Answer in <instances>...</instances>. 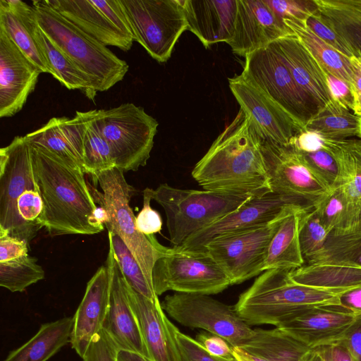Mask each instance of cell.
<instances>
[{
  "instance_id": "obj_56",
  "label": "cell",
  "mask_w": 361,
  "mask_h": 361,
  "mask_svg": "<svg viewBox=\"0 0 361 361\" xmlns=\"http://www.w3.org/2000/svg\"><path fill=\"white\" fill-rule=\"evenodd\" d=\"M330 347L332 361H355L346 348L341 343H336Z\"/></svg>"
},
{
  "instance_id": "obj_22",
  "label": "cell",
  "mask_w": 361,
  "mask_h": 361,
  "mask_svg": "<svg viewBox=\"0 0 361 361\" xmlns=\"http://www.w3.org/2000/svg\"><path fill=\"white\" fill-rule=\"evenodd\" d=\"M359 317L336 305L307 310L276 327L311 348L338 343Z\"/></svg>"
},
{
  "instance_id": "obj_31",
  "label": "cell",
  "mask_w": 361,
  "mask_h": 361,
  "mask_svg": "<svg viewBox=\"0 0 361 361\" xmlns=\"http://www.w3.org/2000/svg\"><path fill=\"white\" fill-rule=\"evenodd\" d=\"M300 284L326 289H348L361 286V266L345 259H327L290 271Z\"/></svg>"
},
{
  "instance_id": "obj_13",
  "label": "cell",
  "mask_w": 361,
  "mask_h": 361,
  "mask_svg": "<svg viewBox=\"0 0 361 361\" xmlns=\"http://www.w3.org/2000/svg\"><path fill=\"white\" fill-rule=\"evenodd\" d=\"M35 189L30 143L26 135L16 136L0 149V230L28 245L37 232L20 218L17 200Z\"/></svg>"
},
{
  "instance_id": "obj_29",
  "label": "cell",
  "mask_w": 361,
  "mask_h": 361,
  "mask_svg": "<svg viewBox=\"0 0 361 361\" xmlns=\"http://www.w3.org/2000/svg\"><path fill=\"white\" fill-rule=\"evenodd\" d=\"M35 21L32 5L20 0L0 1V28L42 73L51 75L33 36Z\"/></svg>"
},
{
  "instance_id": "obj_59",
  "label": "cell",
  "mask_w": 361,
  "mask_h": 361,
  "mask_svg": "<svg viewBox=\"0 0 361 361\" xmlns=\"http://www.w3.org/2000/svg\"><path fill=\"white\" fill-rule=\"evenodd\" d=\"M233 353L237 361H255L248 354L240 348L233 347Z\"/></svg>"
},
{
  "instance_id": "obj_60",
  "label": "cell",
  "mask_w": 361,
  "mask_h": 361,
  "mask_svg": "<svg viewBox=\"0 0 361 361\" xmlns=\"http://www.w3.org/2000/svg\"><path fill=\"white\" fill-rule=\"evenodd\" d=\"M310 361H324L322 347L313 349Z\"/></svg>"
},
{
  "instance_id": "obj_33",
  "label": "cell",
  "mask_w": 361,
  "mask_h": 361,
  "mask_svg": "<svg viewBox=\"0 0 361 361\" xmlns=\"http://www.w3.org/2000/svg\"><path fill=\"white\" fill-rule=\"evenodd\" d=\"M36 20V19H35ZM34 38L48 65L51 75L69 90H79L94 100L97 91L89 77L49 39L37 20L33 27Z\"/></svg>"
},
{
  "instance_id": "obj_25",
  "label": "cell",
  "mask_w": 361,
  "mask_h": 361,
  "mask_svg": "<svg viewBox=\"0 0 361 361\" xmlns=\"http://www.w3.org/2000/svg\"><path fill=\"white\" fill-rule=\"evenodd\" d=\"M187 30L192 32L205 48L233 38L238 0H182Z\"/></svg>"
},
{
  "instance_id": "obj_28",
  "label": "cell",
  "mask_w": 361,
  "mask_h": 361,
  "mask_svg": "<svg viewBox=\"0 0 361 361\" xmlns=\"http://www.w3.org/2000/svg\"><path fill=\"white\" fill-rule=\"evenodd\" d=\"M312 209L300 204L290 206L271 240L262 267L263 271L271 269L293 270L305 264L300 232L306 215Z\"/></svg>"
},
{
  "instance_id": "obj_54",
  "label": "cell",
  "mask_w": 361,
  "mask_h": 361,
  "mask_svg": "<svg viewBox=\"0 0 361 361\" xmlns=\"http://www.w3.org/2000/svg\"><path fill=\"white\" fill-rule=\"evenodd\" d=\"M350 61L353 73L351 88L355 100L354 113L361 116V58L353 56Z\"/></svg>"
},
{
  "instance_id": "obj_32",
  "label": "cell",
  "mask_w": 361,
  "mask_h": 361,
  "mask_svg": "<svg viewBox=\"0 0 361 361\" xmlns=\"http://www.w3.org/2000/svg\"><path fill=\"white\" fill-rule=\"evenodd\" d=\"M73 317L44 323L26 343L11 351L4 361H47L71 342Z\"/></svg>"
},
{
  "instance_id": "obj_45",
  "label": "cell",
  "mask_w": 361,
  "mask_h": 361,
  "mask_svg": "<svg viewBox=\"0 0 361 361\" xmlns=\"http://www.w3.org/2000/svg\"><path fill=\"white\" fill-rule=\"evenodd\" d=\"M314 210L329 232V237L340 227L343 221L345 204L340 192L334 189L322 204Z\"/></svg>"
},
{
  "instance_id": "obj_49",
  "label": "cell",
  "mask_w": 361,
  "mask_h": 361,
  "mask_svg": "<svg viewBox=\"0 0 361 361\" xmlns=\"http://www.w3.org/2000/svg\"><path fill=\"white\" fill-rule=\"evenodd\" d=\"M195 340L210 354L224 359L236 361L233 347L222 337L206 332L196 336Z\"/></svg>"
},
{
  "instance_id": "obj_53",
  "label": "cell",
  "mask_w": 361,
  "mask_h": 361,
  "mask_svg": "<svg viewBox=\"0 0 361 361\" xmlns=\"http://www.w3.org/2000/svg\"><path fill=\"white\" fill-rule=\"evenodd\" d=\"M338 343L346 348L355 361H361V317L357 319Z\"/></svg>"
},
{
  "instance_id": "obj_24",
  "label": "cell",
  "mask_w": 361,
  "mask_h": 361,
  "mask_svg": "<svg viewBox=\"0 0 361 361\" xmlns=\"http://www.w3.org/2000/svg\"><path fill=\"white\" fill-rule=\"evenodd\" d=\"M124 278V277H123ZM130 305L137 319L149 361H180L173 332L159 300H152L133 290L124 279Z\"/></svg>"
},
{
  "instance_id": "obj_12",
  "label": "cell",
  "mask_w": 361,
  "mask_h": 361,
  "mask_svg": "<svg viewBox=\"0 0 361 361\" xmlns=\"http://www.w3.org/2000/svg\"><path fill=\"white\" fill-rule=\"evenodd\" d=\"M291 203L270 222L210 241L204 250L228 277L231 285L261 274L271 240L287 214Z\"/></svg>"
},
{
  "instance_id": "obj_5",
  "label": "cell",
  "mask_w": 361,
  "mask_h": 361,
  "mask_svg": "<svg viewBox=\"0 0 361 361\" xmlns=\"http://www.w3.org/2000/svg\"><path fill=\"white\" fill-rule=\"evenodd\" d=\"M93 179L99 183L102 192L92 188L91 193L95 202L103 206L109 214V221L104 226L124 242L153 286L154 266L169 247L161 245L154 235L147 236L137 230L130 206L135 190L126 181L122 170L114 167L101 172Z\"/></svg>"
},
{
  "instance_id": "obj_58",
  "label": "cell",
  "mask_w": 361,
  "mask_h": 361,
  "mask_svg": "<svg viewBox=\"0 0 361 361\" xmlns=\"http://www.w3.org/2000/svg\"><path fill=\"white\" fill-rule=\"evenodd\" d=\"M338 259H345L361 266V245L348 252Z\"/></svg>"
},
{
  "instance_id": "obj_17",
  "label": "cell",
  "mask_w": 361,
  "mask_h": 361,
  "mask_svg": "<svg viewBox=\"0 0 361 361\" xmlns=\"http://www.w3.org/2000/svg\"><path fill=\"white\" fill-rule=\"evenodd\" d=\"M228 85L240 109L248 115L262 140L289 145L304 128L242 74L230 78Z\"/></svg>"
},
{
  "instance_id": "obj_57",
  "label": "cell",
  "mask_w": 361,
  "mask_h": 361,
  "mask_svg": "<svg viewBox=\"0 0 361 361\" xmlns=\"http://www.w3.org/2000/svg\"><path fill=\"white\" fill-rule=\"evenodd\" d=\"M118 361H149L144 356L130 351L120 350Z\"/></svg>"
},
{
  "instance_id": "obj_10",
  "label": "cell",
  "mask_w": 361,
  "mask_h": 361,
  "mask_svg": "<svg viewBox=\"0 0 361 361\" xmlns=\"http://www.w3.org/2000/svg\"><path fill=\"white\" fill-rule=\"evenodd\" d=\"M241 74L303 128L319 111L298 86L276 41L246 55Z\"/></svg>"
},
{
  "instance_id": "obj_9",
  "label": "cell",
  "mask_w": 361,
  "mask_h": 361,
  "mask_svg": "<svg viewBox=\"0 0 361 361\" xmlns=\"http://www.w3.org/2000/svg\"><path fill=\"white\" fill-rule=\"evenodd\" d=\"M133 41L159 63L166 62L187 30L182 0H119Z\"/></svg>"
},
{
  "instance_id": "obj_36",
  "label": "cell",
  "mask_w": 361,
  "mask_h": 361,
  "mask_svg": "<svg viewBox=\"0 0 361 361\" xmlns=\"http://www.w3.org/2000/svg\"><path fill=\"white\" fill-rule=\"evenodd\" d=\"M305 128L332 140L361 139V116L332 100L312 117Z\"/></svg>"
},
{
  "instance_id": "obj_52",
  "label": "cell",
  "mask_w": 361,
  "mask_h": 361,
  "mask_svg": "<svg viewBox=\"0 0 361 361\" xmlns=\"http://www.w3.org/2000/svg\"><path fill=\"white\" fill-rule=\"evenodd\" d=\"M28 255V244L0 230V262L18 259Z\"/></svg>"
},
{
  "instance_id": "obj_16",
  "label": "cell",
  "mask_w": 361,
  "mask_h": 361,
  "mask_svg": "<svg viewBox=\"0 0 361 361\" xmlns=\"http://www.w3.org/2000/svg\"><path fill=\"white\" fill-rule=\"evenodd\" d=\"M80 30L104 45L124 51L133 39L119 0H44Z\"/></svg>"
},
{
  "instance_id": "obj_50",
  "label": "cell",
  "mask_w": 361,
  "mask_h": 361,
  "mask_svg": "<svg viewBox=\"0 0 361 361\" xmlns=\"http://www.w3.org/2000/svg\"><path fill=\"white\" fill-rule=\"evenodd\" d=\"M328 139L322 134L303 128L290 142L289 145L301 153H310L327 147Z\"/></svg>"
},
{
  "instance_id": "obj_3",
  "label": "cell",
  "mask_w": 361,
  "mask_h": 361,
  "mask_svg": "<svg viewBox=\"0 0 361 361\" xmlns=\"http://www.w3.org/2000/svg\"><path fill=\"white\" fill-rule=\"evenodd\" d=\"M290 271L266 270L239 296L234 307L247 324L276 326L310 309L339 306L341 295L350 289H326L300 284L291 279Z\"/></svg>"
},
{
  "instance_id": "obj_6",
  "label": "cell",
  "mask_w": 361,
  "mask_h": 361,
  "mask_svg": "<svg viewBox=\"0 0 361 361\" xmlns=\"http://www.w3.org/2000/svg\"><path fill=\"white\" fill-rule=\"evenodd\" d=\"M152 198L162 207L169 240L180 246L190 236L240 208L252 198L206 190L180 189L167 183L152 189Z\"/></svg>"
},
{
  "instance_id": "obj_26",
  "label": "cell",
  "mask_w": 361,
  "mask_h": 361,
  "mask_svg": "<svg viewBox=\"0 0 361 361\" xmlns=\"http://www.w3.org/2000/svg\"><path fill=\"white\" fill-rule=\"evenodd\" d=\"M276 42L298 86L321 110L332 101L323 68L295 35Z\"/></svg>"
},
{
  "instance_id": "obj_47",
  "label": "cell",
  "mask_w": 361,
  "mask_h": 361,
  "mask_svg": "<svg viewBox=\"0 0 361 361\" xmlns=\"http://www.w3.org/2000/svg\"><path fill=\"white\" fill-rule=\"evenodd\" d=\"M119 351L112 338L102 329L93 338L82 359V361H118Z\"/></svg>"
},
{
  "instance_id": "obj_34",
  "label": "cell",
  "mask_w": 361,
  "mask_h": 361,
  "mask_svg": "<svg viewBox=\"0 0 361 361\" xmlns=\"http://www.w3.org/2000/svg\"><path fill=\"white\" fill-rule=\"evenodd\" d=\"M324 20L361 58V0H314Z\"/></svg>"
},
{
  "instance_id": "obj_61",
  "label": "cell",
  "mask_w": 361,
  "mask_h": 361,
  "mask_svg": "<svg viewBox=\"0 0 361 361\" xmlns=\"http://www.w3.org/2000/svg\"><path fill=\"white\" fill-rule=\"evenodd\" d=\"M324 361H332L330 345L322 347Z\"/></svg>"
},
{
  "instance_id": "obj_18",
  "label": "cell",
  "mask_w": 361,
  "mask_h": 361,
  "mask_svg": "<svg viewBox=\"0 0 361 361\" xmlns=\"http://www.w3.org/2000/svg\"><path fill=\"white\" fill-rule=\"evenodd\" d=\"M291 203L295 202L273 192L252 197L238 209L190 236L179 247L188 251L207 252L204 248L212 240L266 224Z\"/></svg>"
},
{
  "instance_id": "obj_39",
  "label": "cell",
  "mask_w": 361,
  "mask_h": 361,
  "mask_svg": "<svg viewBox=\"0 0 361 361\" xmlns=\"http://www.w3.org/2000/svg\"><path fill=\"white\" fill-rule=\"evenodd\" d=\"M108 239L113 247L121 272L130 287L152 300H159L154 287L147 280L137 261L124 242L110 231H108Z\"/></svg>"
},
{
  "instance_id": "obj_40",
  "label": "cell",
  "mask_w": 361,
  "mask_h": 361,
  "mask_svg": "<svg viewBox=\"0 0 361 361\" xmlns=\"http://www.w3.org/2000/svg\"><path fill=\"white\" fill-rule=\"evenodd\" d=\"M329 232L317 212L312 209L306 215L300 232V244L305 264L325 261Z\"/></svg>"
},
{
  "instance_id": "obj_30",
  "label": "cell",
  "mask_w": 361,
  "mask_h": 361,
  "mask_svg": "<svg viewBox=\"0 0 361 361\" xmlns=\"http://www.w3.org/2000/svg\"><path fill=\"white\" fill-rule=\"evenodd\" d=\"M240 348L255 361H310L314 349L277 327L254 329Z\"/></svg>"
},
{
  "instance_id": "obj_46",
  "label": "cell",
  "mask_w": 361,
  "mask_h": 361,
  "mask_svg": "<svg viewBox=\"0 0 361 361\" xmlns=\"http://www.w3.org/2000/svg\"><path fill=\"white\" fill-rule=\"evenodd\" d=\"M173 332L180 361H233L210 354L195 339L180 331L174 324Z\"/></svg>"
},
{
  "instance_id": "obj_27",
  "label": "cell",
  "mask_w": 361,
  "mask_h": 361,
  "mask_svg": "<svg viewBox=\"0 0 361 361\" xmlns=\"http://www.w3.org/2000/svg\"><path fill=\"white\" fill-rule=\"evenodd\" d=\"M85 128L83 112L76 111L73 118L53 117L40 128L25 135L31 144L47 149L66 162L84 171Z\"/></svg>"
},
{
  "instance_id": "obj_21",
  "label": "cell",
  "mask_w": 361,
  "mask_h": 361,
  "mask_svg": "<svg viewBox=\"0 0 361 361\" xmlns=\"http://www.w3.org/2000/svg\"><path fill=\"white\" fill-rule=\"evenodd\" d=\"M109 245L106 265L110 272L111 288L109 306L103 329L109 334L120 350L134 352L148 360L139 323L129 302L124 278L113 247L109 243Z\"/></svg>"
},
{
  "instance_id": "obj_14",
  "label": "cell",
  "mask_w": 361,
  "mask_h": 361,
  "mask_svg": "<svg viewBox=\"0 0 361 361\" xmlns=\"http://www.w3.org/2000/svg\"><path fill=\"white\" fill-rule=\"evenodd\" d=\"M262 150L273 192L313 209L332 192L290 145L262 139Z\"/></svg>"
},
{
  "instance_id": "obj_42",
  "label": "cell",
  "mask_w": 361,
  "mask_h": 361,
  "mask_svg": "<svg viewBox=\"0 0 361 361\" xmlns=\"http://www.w3.org/2000/svg\"><path fill=\"white\" fill-rule=\"evenodd\" d=\"M20 218L37 232L43 226L44 203L38 189L25 190L17 200Z\"/></svg>"
},
{
  "instance_id": "obj_4",
  "label": "cell",
  "mask_w": 361,
  "mask_h": 361,
  "mask_svg": "<svg viewBox=\"0 0 361 361\" xmlns=\"http://www.w3.org/2000/svg\"><path fill=\"white\" fill-rule=\"evenodd\" d=\"M40 29L90 79L97 92H104L121 81L129 66L106 45L88 35L44 0L32 3Z\"/></svg>"
},
{
  "instance_id": "obj_2",
  "label": "cell",
  "mask_w": 361,
  "mask_h": 361,
  "mask_svg": "<svg viewBox=\"0 0 361 361\" xmlns=\"http://www.w3.org/2000/svg\"><path fill=\"white\" fill-rule=\"evenodd\" d=\"M30 145L33 173L44 203L43 227L52 236L98 233L90 223L97 206L84 171L43 147Z\"/></svg>"
},
{
  "instance_id": "obj_1",
  "label": "cell",
  "mask_w": 361,
  "mask_h": 361,
  "mask_svg": "<svg viewBox=\"0 0 361 361\" xmlns=\"http://www.w3.org/2000/svg\"><path fill=\"white\" fill-rule=\"evenodd\" d=\"M204 190L233 196L259 197L271 192L262 138L240 109L192 171Z\"/></svg>"
},
{
  "instance_id": "obj_51",
  "label": "cell",
  "mask_w": 361,
  "mask_h": 361,
  "mask_svg": "<svg viewBox=\"0 0 361 361\" xmlns=\"http://www.w3.org/2000/svg\"><path fill=\"white\" fill-rule=\"evenodd\" d=\"M324 73L331 99L354 112L355 100L350 84L329 73Z\"/></svg>"
},
{
  "instance_id": "obj_23",
  "label": "cell",
  "mask_w": 361,
  "mask_h": 361,
  "mask_svg": "<svg viewBox=\"0 0 361 361\" xmlns=\"http://www.w3.org/2000/svg\"><path fill=\"white\" fill-rule=\"evenodd\" d=\"M110 288V272L106 265H102L88 281L73 317L70 343L81 358L93 338L103 329L109 306Z\"/></svg>"
},
{
  "instance_id": "obj_35",
  "label": "cell",
  "mask_w": 361,
  "mask_h": 361,
  "mask_svg": "<svg viewBox=\"0 0 361 361\" xmlns=\"http://www.w3.org/2000/svg\"><path fill=\"white\" fill-rule=\"evenodd\" d=\"M283 23L322 66L330 74L352 83L353 73L350 58L342 54L317 36L305 24L295 19H284Z\"/></svg>"
},
{
  "instance_id": "obj_8",
  "label": "cell",
  "mask_w": 361,
  "mask_h": 361,
  "mask_svg": "<svg viewBox=\"0 0 361 361\" xmlns=\"http://www.w3.org/2000/svg\"><path fill=\"white\" fill-rule=\"evenodd\" d=\"M327 150L336 159L338 177L334 189L344 202L345 213L340 227L328 238L327 259H338L361 245V139H328Z\"/></svg>"
},
{
  "instance_id": "obj_19",
  "label": "cell",
  "mask_w": 361,
  "mask_h": 361,
  "mask_svg": "<svg viewBox=\"0 0 361 361\" xmlns=\"http://www.w3.org/2000/svg\"><path fill=\"white\" fill-rule=\"evenodd\" d=\"M42 71L0 28V117L19 112L35 90Z\"/></svg>"
},
{
  "instance_id": "obj_38",
  "label": "cell",
  "mask_w": 361,
  "mask_h": 361,
  "mask_svg": "<svg viewBox=\"0 0 361 361\" xmlns=\"http://www.w3.org/2000/svg\"><path fill=\"white\" fill-rule=\"evenodd\" d=\"M45 272L29 255L0 262V286L8 290L23 292L28 286L42 280Z\"/></svg>"
},
{
  "instance_id": "obj_11",
  "label": "cell",
  "mask_w": 361,
  "mask_h": 361,
  "mask_svg": "<svg viewBox=\"0 0 361 361\" xmlns=\"http://www.w3.org/2000/svg\"><path fill=\"white\" fill-rule=\"evenodd\" d=\"M152 282L157 296L175 293L217 294L231 285L219 264L207 252L169 247L155 263Z\"/></svg>"
},
{
  "instance_id": "obj_15",
  "label": "cell",
  "mask_w": 361,
  "mask_h": 361,
  "mask_svg": "<svg viewBox=\"0 0 361 361\" xmlns=\"http://www.w3.org/2000/svg\"><path fill=\"white\" fill-rule=\"evenodd\" d=\"M161 305L179 324L219 336L233 347L240 348L253 334L254 329L238 314L234 306L209 295L174 293L166 295Z\"/></svg>"
},
{
  "instance_id": "obj_7",
  "label": "cell",
  "mask_w": 361,
  "mask_h": 361,
  "mask_svg": "<svg viewBox=\"0 0 361 361\" xmlns=\"http://www.w3.org/2000/svg\"><path fill=\"white\" fill-rule=\"evenodd\" d=\"M97 119L116 167L127 172L147 164L159 126L154 118L142 107L125 103L97 110Z\"/></svg>"
},
{
  "instance_id": "obj_44",
  "label": "cell",
  "mask_w": 361,
  "mask_h": 361,
  "mask_svg": "<svg viewBox=\"0 0 361 361\" xmlns=\"http://www.w3.org/2000/svg\"><path fill=\"white\" fill-rule=\"evenodd\" d=\"M306 25L320 39L348 58L354 56L342 37L324 20L317 11L305 20Z\"/></svg>"
},
{
  "instance_id": "obj_48",
  "label": "cell",
  "mask_w": 361,
  "mask_h": 361,
  "mask_svg": "<svg viewBox=\"0 0 361 361\" xmlns=\"http://www.w3.org/2000/svg\"><path fill=\"white\" fill-rule=\"evenodd\" d=\"M151 190L152 188H149L143 190L142 209L135 216L137 230L147 236L159 233L163 224L159 213L150 206V202L152 200Z\"/></svg>"
},
{
  "instance_id": "obj_41",
  "label": "cell",
  "mask_w": 361,
  "mask_h": 361,
  "mask_svg": "<svg viewBox=\"0 0 361 361\" xmlns=\"http://www.w3.org/2000/svg\"><path fill=\"white\" fill-rule=\"evenodd\" d=\"M299 153L312 170L334 190L338 180L339 171L334 154L327 149H321L310 153Z\"/></svg>"
},
{
  "instance_id": "obj_43",
  "label": "cell",
  "mask_w": 361,
  "mask_h": 361,
  "mask_svg": "<svg viewBox=\"0 0 361 361\" xmlns=\"http://www.w3.org/2000/svg\"><path fill=\"white\" fill-rule=\"evenodd\" d=\"M280 20L295 19L305 22L316 11L314 0H265Z\"/></svg>"
},
{
  "instance_id": "obj_37",
  "label": "cell",
  "mask_w": 361,
  "mask_h": 361,
  "mask_svg": "<svg viewBox=\"0 0 361 361\" xmlns=\"http://www.w3.org/2000/svg\"><path fill=\"white\" fill-rule=\"evenodd\" d=\"M83 167L85 173L96 176L116 167L109 145L104 137L97 119V109L84 111Z\"/></svg>"
},
{
  "instance_id": "obj_20",
  "label": "cell",
  "mask_w": 361,
  "mask_h": 361,
  "mask_svg": "<svg viewBox=\"0 0 361 361\" xmlns=\"http://www.w3.org/2000/svg\"><path fill=\"white\" fill-rule=\"evenodd\" d=\"M292 34L265 0H238L234 35L228 44L234 54L245 57Z\"/></svg>"
},
{
  "instance_id": "obj_55",
  "label": "cell",
  "mask_w": 361,
  "mask_h": 361,
  "mask_svg": "<svg viewBox=\"0 0 361 361\" xmlns=\"http://www.w3.org/2000/svg\"><path fill=\"white\" fill-rule=\"evenodd\" d=\"M339 307L361 317V286L345 291L340 297Z\"/></svg>"
}]
</instances>
